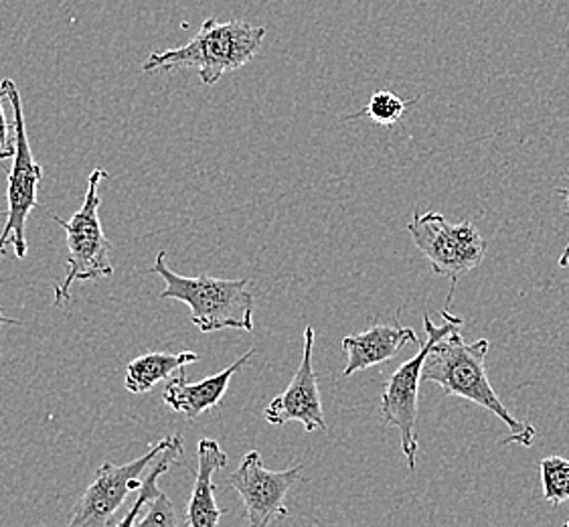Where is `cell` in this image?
<instances>
[{
	"instance_id": "5b68a950",
	"label": "cell",
	"mask_w": 569,
	"mask_h": 527,
	"mask_svg": "<svg viewBox=\"0 0 569 527\" xmlns=\"http://www.w3.org/2000/svg\"><path fill=\"white\" fill-rule=\"evenodd\" d=\"M408 231L416 248L430 264L433 275L446 276L450 280L446 305V309H450V300L460 278L479 268L485 260L487 240L472 221L465 219L460 223H450L436 211H416L408 223Z\"/></svg>"
},
{
	"instance_id": "5bb4252c",
	"label": "cell",
	"mask_w": 569,
	"mask_h": 527,
	"mask_svg": "<svg viewBox=\"0 0 569 527\" xmlns=\"http://www.w3.org/2000/svg\"><path fill=\"white\" fill-rule=\"evenodd\" d=\"M193 361H199V356L193 351L144 354V356L132 359L126 367V390L132 391V394H147L159 381L171 378L174 371H179Z\"/></svg>"
},
{
	"instance_id": "603a6c76",
	"label": "cell",
	"mask_w": 569,
	"mask_h": 527,
	"mask_svg": "<svg viewBox=\"0 0 569 527\" xmlns=\"http://www.w3.org/2000/svg\"><path fill=\"white\" fill-rule=\"evenodd\" d=\"M563 527H569V521H568V524H566V526H563Z\"/></svg>"
},
{
	"instance_id": "9c48e42d",
	"label": "cell",
	"mask_w": 569,
	"mask_h": 527,
	"mask_svg": "<svg viewBox=\"0 0 569 527\" xmlns=\"http://www.w3.org/2000/svg\"><path fill=\"white\" fill-rule=\"evenodd\" d=\"M300 473L302 465L286 470L266 469L260 450H250L241 459L240 469L229 477V485L246 504L248 527H268L288 516L286 495L300 479Z\"/></svg>"
},
{
	"instance_id": "ac0fdd59",
	"label": "cell",
	"mask_w": 569,
	"mask_h": 527,
	"mask_svg": "<svg viewBox=\"0 0 569 527\" xmlns=\"http://www.w3.org/2000/svg\"><path fill=\"white\" fill-rule=\"evenodd\" d=\"M137 527H181V519L171 499L160 491L149 505L147 516L138 521Z\"/></svg>"
},
{
	"instance_id": "e0dca14e",
	"label": "cell",
	"mask_w": 569,
	"mask_h": 527,
	"mask_svg": "<svg viewBox=\"0 0 569 527\" xmlns=\"http://www.w3.org/2000/svg\"><path fill=\"white\" fill-rule=\"evenodd\" d=\"M543 499L551 505L569 501V460L563 457H546L541 460Z\"/></svg>"
},
{
	"instance_id": "6da1fadb",
	"label": "cell",
	"mask_w": 569,
	"mask_h": 527,
	"mask_svg": "<svg viewBox=\"0 0 569 527\" xmlns=\"http://www.w3.org/2000/svg\"><path fill=\"white\" fill-rule=\"evenodd\" d=\"M489 349V339L467 344L460 329H455L442 341L433 345L421 378L440 386L446 396L475 401L485 410L495 414L512 432L505 443H519L521 447H531L537 436L536 426L525 425L512 418L509 408L490 386L487 374Z\"/></svg>"
},
{
	"instance_id": "3957f363",
	"label": "cell",
	"mask_w": 569,
	"mask_h": 527,
	"mask_svg": "<svg viewBox=\"0 0 569 527\" xmlns=\"http://www.w3.org/2000/svg\"><path fill=\"white\" fill-rule=\"evenodd\" d=\"M152 275L164 280L160 298H174L191 309V322L201 332H217L223 329L253 331V295L250 280H223L216 276H189L172 272L167 264V252H159Z\"/></svg>"
},
{
	"instance_id": "8fae6325",
	"label": "cell",
	"mask_w": 569,
	"mask_h": 527,
	"mask_svg": "<svg viewBox=\"0 0 569 527\" xmlns=\"http://www.w3.org/2000/svg\"><path fill=\"white\" fill-rule=\"evenodd\" d=\"M408 344L420 345V339L410 327H401L398 319L396 322H376L359 335H347L342 339V349L347 354L342 376L349 378L369 367L383 366Z\"/></svg>"
},
{
	"instance_id": "7402d4cb",
	"label": "cell",
	"mask_w": 569,
	"mask_h": 527,
	"mask_svg": "<svg viewBox=\"0 0 569 527\" xmlns=\"http://www.w3.org/2000/svg\"><path fill=\"white\" fill-rule=\"evenodd\" d=\"M2 256H4V246L0 243V258H2Z\"/></svg>"
},
{
	"instance_id": "4fadbf2b",
	"label": "cell",
	"mask_w": 569,
	"mask_h": 527,
	"mask_svg": "<svg viewBox=\"0 0 569 527\" xmlns=\"http://www.w3.org/2000/svg\"><path fill=\"white\" fill-rule=\"evenodd\" d=\"M223 467H228V453L213 438H201L197 447L193 494L184 511L189 527L219 526V519L226 514V509L217 505L213 475Z\"/></svg>"
},
{
	"instance_id": "2e32d148",
	"label": "cell",
	"mask_w": 569,
	"mask_h": 527,
	"mask_svg": "<svg viewBox=\"0 0 569 527\" xmlns=\"http://www.w3.org/2000/svg\"><path fill=\"white\" fill-rule=\"evenodd\" d=\"M416 102V100H403L399 98L398 93L389 92V90H377L369 102L365 106L361 112L351 115L347 120H355V118H371L373 125L377 127H393L398 125L399 120L406 115L408 106Z\"/></svg>"
},
{
	"instance_id": "cb8c5ba5",
	"label": "cell",
	"mask_w": 569,
	"mask_h": 527,
	"mask_svg": "<svg viewBox=\"0 0 569 527\" xmlns=\"http://www.w3.org/2000/svg\"><path fill=\"white\" fill-rule=\"evenodd\" d=\"M568 41H569V39H568Z\"/></svg>"
},
{
	"instance_id": "d6986e66",
	"label": "cell",
	"mask_w": 569,
	"mask_h": 527,
	"mask_svg": "<svg viewBox=\"0 0 569 527\" xmlns=\"http://www.w3.org/2000/svg\"><path fill=\"white\" fill-rule=\"evenodd\" d=\"M17 145H14V127L7 122L4 108H2V92H0V161L14 159Z\"/></svg>"
},
{
	"instance_id": "9a60e30c",
	"label": "cell",
	"mask_w": 569,
	"mask_h": 527,
	"mask_svg": "<svg viewBox=\"0 0 569 527\" xmlns=\"http://www.w3.org/2000/svg\"><path fill=\"white\" fill-rule=\"evenodd\" d=\"M179 457H182V436L174 435V440H172L171 447L167 448V450H164V455H162V457L152 465V470H150L147 481L142 485V489H140V494H138L137 501L132 504V507L128 509V514L122 517V521H120L116 527H137L140 511H142L147 505L152 504V501H154V497L160 494V489L157 487V481H159L160 475H164L167 470L171 469L172 463L179 459Z\"/></svg>"
},
{
	"instance_id": "7c38bea8",
	"label": "cell",
	"mask_w": 569,
	"mask_h": 527,
	"mask_svg": "<svg viewBox=\"0 0 569 527\" xmlns=\"http://www.w3.org/2000/svg\"><path fill=\"white\" fill-rule=\"evenodd\" d=\"M253 356H256V349H250V351L243 354L238 361H233L228 369L219 371V374L211 376V378L194 381V384L189 381L187 371H184V367H182V369H179V376L172 378L171 381L167 384L164 394H162V401H164L169 408H172L174 412L182 414V416L189 418V420H194V418H199L201 414H206L207 410L216 408L217 404L223 400L231 378H233V376L240 371L241 367L246 366Z\"/></svg>"
},
{
	"instance_id": "ffe728a7",
	"label": "cell",
	"mask_w": 569,
	"mask_h": 527,
	"mask_svg": "<svg viewBox=\"0 0 569 527\" xmlns=\"http://www.w3.org/2000/svg\"><path fill=\"white\" fill-rule=\"evenodd\" d=\"M563 175H566V177H568V181H569V171L563 172ZM556 193H558V196H561V197H563V199H566V203H568V209H569V185H568V187H556ZM558 266H559V268H568V266H569V241H568V246H566V248H563V252H561V256H559Z\"/></svg>"
},
{
	"instance_id": "8992f818",
	"label": "cell",
	"mask_w": 569,
	"mask_h": 527,
	"mask_svg": "<svg viewBox=\"0 0 569 527\" xmlns=\"http://www.w3.org/2000/svg\"><path fill=\"white\" fill-rule=\"evenodd\" d=\"M445 325H433L432 319L426 315L423 317V329L428 332V341L421 345L420 351L403 361L401 366L391 374L386 390L381 394V416L383 422L393 426L399 430V440H401V450L408 459L410 470L416 469V459H418V435H416V425H418V404H420V384L421 371L426 366V359L430 356L433 345L442 341L446 335L455 329L462 327V317H455L450 309H442Z\"/></svg>"
},
{
	"instance_id": "ba28073f",
	"label": "cell",
	"mask_w": 569,
	"mask_h": 527,
	"mask_svg": "<svg viewBox=\"0 0 569 527\" xmlns=\"http://www.w3.org/2000/svg\"><path fill=\"white\" fill-rule=\"evenodd\" d=\"M174 435L167 436L152 445L147 455L140 459L114 465L106 460L96 473V479L90 487L81 494L80 501L73 507V516L66 527H110L116 514L126 504L128 495L140 491L144 481L140 479L142 473L152 467L171 447Z\"/></svg>"
},
{
	"instance_id": "277c9868",
	"label": "cell",
	"mask_w": 569,
	"mask_h": 527,
	"mask_svg": "<svg viewBox=\"0 0 569 527\" xmlns=\"http://www.w3.org/2000/svg\"><path fill=\"white\" fill-rule=\"evenodd\" d=\"M108 179V172L103 169H93L88 179V191L83 197L80 211H76L71 219H61L53 216L56 223H59L66 231L68 240V276L56 287V305L63 307L68 305L69 290L73 282H88V280H100L114 275V268L110 262L112 243L103 233L102 221H100V183Z\"/></svg>"
},
{
	"instance_id": "44dd1931",
	"label": "cell",
	"mask_w": 569,
	"mask_h": 527,
	"mask_svg": "<svg viewBox=\"0 0 569 527\" xmlns=\"http://www.w3.org/2000/svg\"><path fill=\"white\" fill-rule=\"evenodd\" d=\"M14 325H19V321H14L11 317H7V315H4V310L0 309V331H2V329H7V327H14Z\"/></svg>"
},
{
	"instance_id": "7a4b0ae2",
	"label": "cell",
	"mask_w": 569,
	"mask_h": 527,
	"mask_svg": "<svg viewBox=\"0 0 569 527\" xmlns=\"http://www.w3.org/2000/svg\"><path fill=\"white\" fill-rule=\"evenodd\" d=\"M266 27L217 19H207L201 31L182 47L152 51L142 63L144 73L194 69L206 86H216L226 73L248 66L262 47Z\"/></svg>"
},
{
	"instance_id": "52a82bcc",
	"label": "cell",
	"mask_w": 569,
	"mask_h": 527,
	"mask_svg": "<svg viewBox=\"0 0 569 527\" xmlns=\"http://www.w3.org/2000/svg\"><path fill=\"white\" fill-rule=\"evenodd\" d=\"M0 92L4 98H9L14 115V145L17 152L12 159V169L9 172V187H7V223L0 236V243L7 248V243L14 246V253L19 260L27 256V219L37 207V189L43 179V167L33 159V150L27 138V127H24L23 100L21 93L17 90V83L12 80H4L0 83Z\"/></svg>"
},
{
	"instance_id": "30bf717a",
	"label": "cell",
	"mask_w": 569,
	"mask_h": 527,
	"mask_svg": "<svg viewBox=\"0 0 569 527\" xmlns=\"http://www.w3.org/2000/svg\"><path fill=\"white\" fill-rule=\"evenodd\" d=\"M312 351H315V329L308 325L305 329L302 364L298 367L290 386L266 406L263 410L266 422L272 426H284L286 422L297 420L305 426L307 432L329 430L325 420L322 400H320L319 378L312 366Z\"/></svg>"
}]
</instances>
